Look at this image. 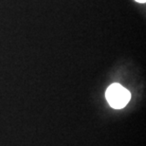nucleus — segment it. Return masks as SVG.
<instances>
[{
    "mask_svg": "<svg viewBox=\"0 0 146 146\" xmlns=\"http://www.w3.org/2000/svg\"><path fill=\"white\" fill-rule=\"evenodd\" d=\"M106 98L111 107L115 109H121L129 103L131 94L119 84H112L106 89Z\"/></svg>",
    "mask_w": 146,
    "mask_h": 146,
    "instance_id": "1",
    "label": "nucleus"
},
{
    "mask_svg": "<svg viewBox=\"0 0 146 146\" xmlns=\"http://www.w3.org/2000/svg\"><path fill=\"white\" fill-rule=\"evenodd\" d=\"M137 2H139V3H145L146 0H136Z\"/></svg>",
    "mask_w": 146,
    "mask_h": 146,
    "instance_id": "2",
    "label": "nucleus"
}]
</instances>
